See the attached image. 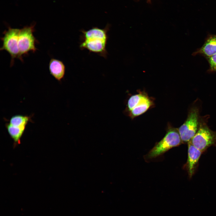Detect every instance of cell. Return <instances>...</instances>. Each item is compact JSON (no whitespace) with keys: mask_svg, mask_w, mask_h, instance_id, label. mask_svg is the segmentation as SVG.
<instances>
[{"mask_svg":"<svg viewBox=\"0 0 216 216\" xmlns=\"http://www.w3.org/2000/svg\"><path fill=\"white\" fill-rule=\"evenodd\" d=\"M109 29V26L107 25L103 29L95 27L87 31L81 30L82 34L80 36V48L81 50L86 49L90 52L106 58L108 54L106 45Z\"/></svg>","mask_w":216,"mask_h":216,"instance_id":"1","label":"cell"},{"mask_svg":"<svg viewBox=\"0 0 216 216\" xmlns=\"http://www.w3.org/2000/svg\"><path fill=\"white\" fill-rule=\"evenodd\" d=\"M182 143L178 128L170 127L168 128L164 138L156 143L145 157L148 159L157 157Z\"/></svg>","mask_w":216,"mask_h":216,"instance_id":"2","label":"cell"},{"mask_svg":"<svg viewBox=\"0 0 216 216\" xmlns=\"http://www.w3.org/2000/svg\"><path fill=\"white\" fill-rule=\"evenodd\" d=\"M190 141L203 152L211 146L216 145V131L211 130L204 119L201 118L198 130Z\"/></svg>","mask_w":216,"mask_h":216,"instance_id":"3","label":"cell"},{"mask_svg":"<svg viewBox=\"0 0 216 216\" xmlns=\"http://www.w3.org/2000/svg\"><path fill=\"white\" fill-rule=\"evenodd\" d=\"M199 111L197 107L192 108L186 120L178 128L182 143H188L197 132L200 122Z\"/></svg>","mask_w":216,"mask_h":216,"instance_id":"4","label":"cell"},{"mask_svg":"<svg viewBox=\"0 0 216 216\" xmlns=\"http://www.w3.org/2000/svg\"><path fill=\"white\" fill-rule=\"evenodd\" d=\"M34 27V25H31L20 29L18 39L19 59L22 62L23 56L28 54L30 51L34 52L37 50L35 44L38 41L33 34Z\"/></svg>","mask_w":216,"mask_h":216,"instance_id":"5","label":"cell"},{"mask_svg":"<svg viewBox=\"0 0 216 216\" xmlns=\"http://www.w3.org/2000/svg\"><path fill=\"white\" fill-rule=\"evenodd\" d=\"M20 30V29L9 27L7 30L3 32L4 36L1 38L3 44L0 50H5L9 54L11 57V66L14 64V59L19 58L18 39Z\"/></svg>","mask_w":216,"mask_h":216,"instance_id":"6","label":"cell"},{"mask_svg":"<svg viewBox=\"0 0 216 216\" xmlns=\"http://www.w3.org/2000/svg\"><path fill=\"white\" fill-rule=\"evenodd\" d=\"M153 102L148 96L144 93H139L131 96L127 105L129 115L132 118L145 113L153 105Z\"/></svg>","mask_w":216,"mask_h":216,"instance_id":"7","label":"cell"},{"mask_svg":"<svg viewBox=\"0 0 216 216\" xmlns=\"http://www.w3.org/2000/svg\"><path fill=\"white\" fill-rule=\"evenodd\" d=\"M188 144V157L186 163L184 166L189 176L191 178L198 166L199 160L202 152L195 147L190 141Z\"/></svg>","mask_w":216,"mask_h":216,"instance_id":"8","label":"cell"},{"mask_svg":"<svg viewBox=\"0 0 216 216\" xmlns=\"http://www.w3.org/2000/svg\"><path fill=\"white\" fill-rule=\"evenodd\" d=\"M216 53V34L207 36L202 46L194 52L192 55H200L206 59Z\"/></svg>","mask_w":216,"mask_h":216,"instance_id":"9","label":"cell"},{"mask_svg":"<svg viewBox=\"0 0 216 216\" xmlns=\"http://www.w3.org/2000/svg\"><path fill=\"white\" fill-rule=\"evenodd\" d=\"M49 69L50 74L58 81H60L64 77L65 67L62 61L51 58L49 63Z\"/></svg>","mask_w":216,"mask_h":216,"instance_id":"10","label":"cell"},{"mask_svg":"<svg viewBox=\"0 0 216 216\" xmlns=\"http://www.w3.org/2000/svg\"><path fill=\"white\" fill-rule=\"evenodd\" d=\"M5 125L9 134L14 140V146L20 144L21 138L26 127L15 126L8 123H6Z\"/></svg>","mask_w":216,"mask_h":216,"instance_id":"11","label":"cell"},{"mask_svg":"<svg viewBox=\"0 0 216 216\" xmlns=\"http://www.w3.org/2000/svg\"><path fill=\"white\" fill-rule=\"evenodd\" d=\"M31 117L27 116L16 115L11 117L9 123L15 126L26 127L31 120Z\"/></svg>","mask_w":216,"mask_h":216,"instance_id":"12","label":"cell"},{"mask_svg":"<svg viewBox=\"0 0 216 216\" xmlns=\"http://www.w3.org/2000/svg\"><path fill=\"white\" fill-rule=\"evenodd\" d=\"M207 59L209 65L208 72H216V53Z\"/></svg>","mask_w":216,"mask_h":216,"instance_id":"13","label":"cell"}]
</instances>
